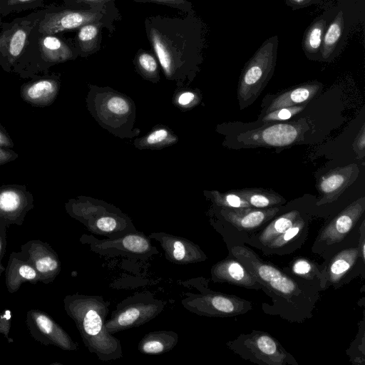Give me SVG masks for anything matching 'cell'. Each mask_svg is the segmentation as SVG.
I'll list each match as a JSON object with an SVG mask.
<instances>
[{"label": "cell", "mask_w": 365, "mask_h": 365, "mask_svg": "<svg viewBox=\"0 0 365 365\" xmlns=\"http://www.w3.org/2000/svg\"><path fill=\"white\" fill-rule=\"evenodd\" d=\"M307 104L282 108L262 115V121L264 123H270L274 121H282L287 120L294 115L302 112Z\"/></svg>", "instance_id": "cell-37"}, {"label": "cell", "mask_w": 365, "mask_h": 365, "mask_svg": "<svg viewBox=\"0 0 365 365\" xmlns=\"http://www.w3.org/2000/svg\"><path fill=\"white\" fill-rule=\"evenodd\" d=\"M36 56L39 71H42L54 64L74 59L78 53L74 40L71 41L58 34H41L37 28Z\"/></svg>", "instance_id": "cell-15"}, {"label": "cell", "mask_w": 365, "mask_h": 365, "mask_svg": "<svg viewBox=\"0 0 365 365\" xmlns=\"http://www.w3.org/2000/svg\"><path fill=\"white\" fill-rule=\"evenodd\" d=\"M80 242L87 245L91 251L101 255H123L146 259L158 254L157 248L151 244L148 236L138 231L115 239L105 240H99L92 234H83Z\"/></svg>", "instance_id": "cell-12"}, {"label": "cell", "mask_w": 365, "mask_h": 365, "mask_svg": "<svg viewBox=\"0 0 365 365\" xmlns=\"http://www.w3.org/2000/svg\"><path fill=\"white\" fill-rule=\"evenodd\" d=\"M312 0H287V4L289 3L291 6H303L309 3Z\"/></svg>", "instance_id": "cell-47"}, {"label": "cell", "mask_w": 365, "mask_h": 365, "mask_svg": "<svg viewBox=\"0 0 365 365\" xmlns=\"http://www.w3.org/2000/svg\"><path fill=\"white\" fill-rule=\"evenodd\" d=\"M135 63L140 72L153 76L158 73V62L155 57L149 51L139 49L135 57Z\"/></svg>", "instance_id": "cell-35"}, {"label": "cell", "mask_w": 365, "mask_h": 365, "mask_svg": "<svg viewBox=\"0 0 365 365\" xmlns=\"http://www.w3.org/2000/svg\"><path fill=\"white\" fill-rule=\"evenodd\" d=\"M9 224L0 217V263L6 249V230Z\"/></svg>", "instance_id": "cell-42"}, {"label": "cell", "mask_w": 365, "mask_h": 365, "mask_svg": "<svg viewBox=\"0 0 365 365\" xmlns=\"http://www.w3.org/2000/svg\"><path fill=\"white\" fill-rule=\"evenodd\" d=\"M365 211V197H361L349 204L319 231L312 247L314 253L324 259L339 248L351 234Z\"/></svg>", "instance_id": "cell-10"}, {"label": "cell", "mask_w": 365, "mask_h": 365, "mask_svg": "<svg viewBox=\"0 0 365 365\" xmlns=\"http://www.w3.org/2000/svg\"><path fill=\"white\" fill-rule=\"evenodd\" d=\"M0 269H3L1 264L0 265ZM0 273H1V271H0Z\"/></svg>", "instance_id": "cell-49"}, {"label": "cell", "mask_w": 365, "mask_h": 365, "mask_svg": "<svg viewBox=\"0 0 365 365\" xmlns=\"http://www.w3.org/2000/svg\"><path fill=\"white\" fill-rule=\"evenodd\" d=\"M114 213L81 211L71 214L80 220L91 234L115 239L124 235L137 232L131 221L123 215Z\"/></svg>", "instance_id": "cell-17"}, {"label": "cell", "mask_w": 365, "mask_h": 365, "mask_svg": "<svg viewBox=\"0 0 365 365\" xmlns=\"http://www.w3.org/2000/svg\"><path fill=\"white\" fill-rule=\"evenodd\" d=\"M302 215L296 209L277 215L259 230L245 238L242 244L250 245L260 250L267 244L284 233Z\"/></svg>", "instance_id": "cell-24"}, {"label": "cell", "mask_w": 365, "mask_h": 365, "mask_svg": "<svg viewBox=\"0 0 365 365\" xmlns=\"http://www.w3.org/2000/svg\"><path fill=\"white\" fill-rule=\"evenodd\" d=\"M120 19L115 3L86 9L48 6L37 28L41 34H55L78 29L89 23L100 22L112 34L115 21Z\"/></svg>", "instance_id": "cell-4"}, {"label": "cell", "mask_w": 365, "mask_h": 365, "mask_svg": "<svg viewBox=\"0 0 365 365\" xmlns=\"http://www.w3.org/2000/svg\"><path fill=\"white\" fill-rule=\"evenodd\" d=\"M280 211V206L267 208L221 207L219 211L221 226L215 227L222 236L227 246L239 245L248 235L266 225Z\"/></svg>", "instance_id": "cell-6"}, {"label": "cell", "mask_w": 365, "mask_h": 365, "mask_svg": "<svg viewBox=\"0 0 365 365\" xmlns=\"http://www.w3.org/2000/svg\"><path fill=\"white\" fill-rule=\"evenodd\" d=\"M282 269L287 273L305 279L322 289V265L319 266L314 261L303 257H297L290 262L287 267Z\"/></svg>", "instance_id": "cell-30"}, {"label": "cell", "mask_w": 365, "mask_h": 365, "mask_svg": "<svg viewBox=\"0 0 365 365\" xmlns=\"http://www.w3.org/2000/svg\"><path fill=\"white\" fill-rule=\"evenodd\" d=\"M228 254L237 258L264 287L272 304H262V311L289 322L302 323L314 316L321 287L292 276L262 259L244 244L227 246Z\"/></svg>", "instance_id": "cell-1"}, {"label": "cell", "mask_w": 365, "mask_h": 365, "mask_svg": "<svg viewBox=\"0 0 365 365\" xmlns=\"http://www.w3.org/2000/svg\"><path fill=\"white\" fill-rule=\"evenodd\" d=\"M309 129L306 118L295 122L275 123L240 133L237 140L247 147L283 148L302 140Z\"/></svg>", "instance_id": "cell-13"}, {"label": "cell", "mask_w": 365, "mask_h": 365, "mask_svg": "<svg viewBox=\"0 0 365 365\" xmlns=\"http://www.w3.org/2000/svg\"><path fill=\"white\" fill-rule=\"evenodd\" d=\"M168 131L165 129H158L149 135L147 142L149 144H155L163 141L168 136Z\"/></svg>", "instance_id": "cell-43"}, {"label": "cell", "mask_w": 365, "mask_h": 365, "mask_svg": "<svg viewBox=\"0 0 365 365\" xmlns=\"http://www.w3.org/2000/svg\"><path fill=\"white\" fill-rule=\"evenodd\" d=\"M110 302L102 296L75 294L64 299L67 314L74 321L86 347L103 361L123 357L120 341L105 327Z\"/></svg>", "instance_id": "cell-3"}, {"label": "cell", "mask_w": 365, "mask_h": 365, "mask_svg": "<svg viewBox=\"0 0 365 365\" xmlns=\"http://www.w3.org/2000/svg\"><path fill=\"white\" fill-rule=\"evenodd\" d=\"M47 0H0V16L43 7Z\"/></svg>", "instance_id": "cell-34"}, {"label": "cell", "mask_w": 365, "mask_h": 365, "mask_svg": "<svg viewBox=\"0 0 365 365\" xmlns=\"http://www.w3.org/2000/svg\"><path fill=\"white\" fill-rule=\"evenodd\" d=\"M359 168L355 163L337 167L322 175L318 183L319 197L316 206L330 204L337 200L345 190L357 179Z\"/></svg>", "instance_id": "cell-19"}, {"label": "cell", "mask_w": 365, "mask_h": 365, "mask_svg": "<svg viewBox=\"0 0 365 365\" xmlns=\"http://www.w3.org/2000/svg\"><path fill=\"white\" fill-rule=\"evenodd\" d=\"M178 338V334L170 330L150 331L141 339L138 349L143 354L160 355L173 349Z\"/></svg>", "instance_id": "cell-27"}, {"label": "cell", "mask_w": 365, "mask_h": 365, "mask_svg": "<svg viewBox=\"0 0 365 365\" xmlns=\"http://www.w3.org/2000/svg\"><path fill=\"white\" fill-rule=\"evenodd\" d=\"M277 46V36L267 39L245 64L237 86V99L241 110L258 98L272 78Z\"/></svg>", "instance_id": "cell-5"}, {"label": "cell", "mask_w": 365, "mask_h": 365, "mask_svg": "<svg viewBox=\"0 0 365 365\" xmlns=\"http://www.w3.org/2000/svg\"><path fill=\"white\" fill-rule=\"evenodd\" d=\"M199 293L187 292L181 304L187 311L209 317H231L246 314L252 302L235 295L215 292L207 287Z\"/></svg>", "instance_id": "cell-11"}, {"label": "cell", "mask_w": 365, "mask_h": 365, "mask_svg": "<svg viewBox=\"0 0 365 365\" xmlns=\"http://www.w3.org/2000/svg\"><path fill=\"white\" fill-rule=\"evenodd\" d=\"M14 143L6 128L0 123V146L13 148Z\"/></svg>", "instance_id": "cell-45"}, {"label": "cell", "mask_w": 365, "mask_h": 365, "mask_svg": "<svg viewBox=\"0 0 365 365\" xmlns=\"http://www.w3.org/2000/svg\"><path fill=\"white\" fill-rule=\"evenodd\" d=\"M165 304V301L155 299L148 292L128 297L117 304L110 318L106 320V329L113 334L142 326L156 317Z\"/></svg>", "instance_id": "cell-9"}, {"label": "cell", "mask_w": 365, "mask_h": 365, "mask_svg": "<svg viewBox=\"0 0 365 365\" xmlns=\"http://www.w3.org/2000/svg\"><path fill=\"white\" fill-rule=\"evenodd\" d=\"M344 30V14L340 11L329 26L323 36L321 53L324 59L328 58L334 51Z\"/></svg>", "instance_id": "cell-32"}, {"label": "cell", "mask_w": 365, "mask_h": 365, "mask_svg": "<svg viewBox=\"0 0 365 365\" xmlns=\"http://www.w3.org/2000/svg\"><path fill=\"white\" fill-rule=\"evenodd\" d=\"M18 157V153L11 148L0 146V165L15 160Z\"/></svg>", "instance_id": "cell-41"}, {"label": "cell", "mask_w": 365, "mask_h": 365, "mask_svg": "<svg viewBox=\"0 0 365 365\" xmlns=\"http://www.w3.org/2000/svg\"><path fill=\"white\" fill-rule=\"evenodd\" d=\"M322 86L320 82L314 81L296 86L277 94L267 95L264 98L260 116L279 108L307 104L321 92Z\"/></svg>", "instance_id": "cell-21"}, {"label": "cell", "mask_w": 365, "mask_h": 365, "mask_svg": "<svg viewBox=\"0 0 365 365\" xmlns=\"http://www.w3.org/2000/svg\"><path fill=\"white\" fill-rule=\"evenodd\" d=\"M6 272V284L9 292L19 289L21 284L26 281L36 282L41 280L36 270L27 262L21 261L20 257L11 255Z\"/></svg>", "instance_id": "cell-29"}, {"label": "cell", "mask_w": 365, "mask_h": 365, "mask_svg": "<svg viewBox=\"0 0 365 365\" xmlns=\"http://www.w3.org/2000/svg\"><path fill=\"white\" fill-rule=\"evenodd\" d=\"M0 265H1V263H0Z\"/></svg>", "instance_id": "cell-50"}, {"label": "cell", "mask_w": 365, "mask_h": 365, "mask_svg": "<svg viewBox=\"0 0 365 365\" xmlns=\"http://www.w3.org/2000/svg\"><path fill=\"white\" fill-rule=\"evenodd\" d=\"M26 252L29 254L27 262L38 272L41 280L45 282L53 280L61 271V262L57 254L49 247L41 242L29 243Z\"/></svg>", "instance_id": "cell-26"}, {"label": "cell", "mask_w": 365, "mask_h": 365, "mask_svg": "<svg viewBox=\"0 0 365 365\" xmlns=\"http://www.w3.org/2000/svg\"><path fill=\"white\" fill-rule=\"evenodd\" d=\"M178 16L153 15L145 20L147 38L168 77L187 73L200 58L202 28L194 11Z\"/></svg>", "instance_id": "cell-2"}, {"label": "cell", "mask_w": 365, "mask_h": 365, "mask_svg": "<svg viewBox=\"0 0 365 365\" xmlns=\"http://www.w3.org/2000/svg\"><path fill=\"white\" fill-rule=\"evenodd\" d=\"M214 197L216 204L220 207H252L245 200H244L241 196L235 193L233 190H231L225 193L215 192H214Z\"/></svg>", "instance_id": "cell-36"}, {"label": "cell", "mask_w": 365, "mask_h": 365, "mask_svg": "<svg viewBox=\"0 0 365 365\" xmlns=\"http://www.w3.org/2000/svg\"><path fill=\"white\" fill-rule=\"evenodd\" d=\"M353 149L358 158H364L365 156V125H362L357 136L353 143Z\"/></svg>", "instance_id": "cell-40"}, {"label": "cell", "mask_w": 365, "mask_h": 365, "mask_svg": "<svg viewBox=\"0 0 365 365\" xmlns=\"http://www.w3.org/2000/svg\"><path fill=\"white\" fill-rule=\"evenodd\" d=\"M148 237L159 242L165 258L174 264H194L207 259L199 245L188 239L163 232L150 233Z\"/></svg>", "instance_id": "cell-18"}, {"label": "cell", "mask_w": 365, "mask_h": 365, "mask_svg": "<svg viewBox=\"0 0 365 365\" xmlns=\"http://www.w3.org/2000/svg\"><path fill=\"white\" fill-rule=\"evenodd\" d=\"M136 2L154 3L178 9L182 12H190L192 10V4L188 0H133Z\"/></svg>", "instance_id": "cell-38"}, {"label": "cell", "mask_w": 365, "mask_h": 365, "mask_svg": "<svg viewBox=\"0 0 365 365\" xmlns=\"http://www.w3.org/2000/svg\"><path fill=\"white\" fill-rule=\"evenodd\" d=\"M108 110L115 114H125L129 110V105L128 102L118 96L110 98L107 103Z\"/></svg>", "instance_id": "cell-39"}, {"label": "cell", "mask_w": 365, "mask_h": 365, "mask_svg": "<svg viewBox=\"0 0 365 365\" xmlns=\"http://www.w3.org/2000/svg\"><path fill=\"white\" fill-rule=\"evenodd\" d=\"M325 28L326 21L320 19L313 22L307 29L303 39V48L307 53H315L319 51Z\"/></svg>", "instance_id": "cell-33"}, {"label": "cell", "mask_w": 365, "mask_h": 365, "mask_svg": "<svg viewBox=\"0 0 365 365\" xmlns=\"http://www.w3.org/2000/svg\"><path fill=\"white\" fill-rule=\"evenodd\" d=\"M227 344L241 358L257 364L298 365L294 357L279 341L263 331L253 330L247 334H241Z\"/></svg>", "instance_id": "cell-7"}, {"label": "cell", "mask_w": 365, "mask_h": 365, "mask_svg": "<svg viewBox=\"0 0 365 365\" xmlns=\"http://www.w3.org/2000/svg\"><path fill=\"white\" fill-rule=\"evenodd\" d=\"M1 317H0V331L1 330H4V329L3 328V326H4V324L1 322Z\"/></svg>", "instance_id": "cell-48"}, {"label": "cell", "mask_w": 365, "mask_h": 365, "mask_svg": "<svg viewBox=\"0 0 365 365\" xmlns=\"http://www.w3.org/2000/svg\"><path fill=\"white\" fill-rule=\"evenodd\" d=\"M103 23H89L78 29L74 43L78 55L86 57L101 48Z\"/></svg>", "instance_id": "cell-28"}, {"label": "cell", "mask_w": 365, "mask_h": 365, "mask_svg": "<svg viewBox=\"0 0 365 365\" xmlns=\"http://www.w3.org/2000/svg\"><path fill=\"white\" fill-rule=\"evenodd\" d=\"M48 7L11 22H0V66L5 71L13 72L20 63L29 46L30 34Z\"/></svg>", "instance_id": "cell-8"}, {"label": "cell", "mask_w": 365, "mask_h": 365, "mask_svg": "<svg viewBox=\"0 0 365 365\" xmlns=\"http://www.w3.org/2000/svg\"><path fill=\"white\" fill-rule=\"evenodd\" d=\"M233 191L245 200L252 207L267 208L281 206L287 202L278 193L262 188H245Z\"/></svg>", "instance_id": "cell-31"}, {"label": "cell", "mask_w": 365, "mask_h": 365, "mask_svg": "<svg viewBox=\"0 0 365 365\" xmlns=\"http://www.w3.org/2000/svg\"><path fill=\"white\" fill-rule=\"evenodd\" d=\"M59 85V78L56 73L35 77L21 86L20 96L32 106H48L55 101Z\"/></svg>", "instance_id": "cell-22"}, {"label": "cell", "mask_w": 365, "mask_h": 365, "mask_svg": "<svg viewBox=\"0 0 365 365\" xmlns=\"http://www.w3.org/2000/svg\"><path fill=\"white\" fill-rule=\"evenodd\" d=\"M303 215L284 233L279 235L260 250L264 255H277L282 256L289 255L301 247L309 233L310 218Z\"/></svg>", "instance_id": "cell-23"}, {"label": "cell", "mask_w": 365, "mask_h": 365, "mask_svg": "<svg viewBox=\"0 0 365 365\" xmlns=\"http://www.w3.org/2000/svg\"><path fill=\"white\" fill-rule=\"evenodd\" d=\"M211 279L215 282L228 283L247 289L264 291L262 286L249 270L234 256H228L215 263L210 270Z\"/></svg>", "instance_id": "cell-20"}, {"label": "cell", "mask_w": 365, "mask_h": 365, "mask_svg": "<svg viewBox=\"0 0 365 365\" xmlns=\"http://www.w3.org/2000/svg\"><path fill=\"white\" fill-rule=\"evenodd\" d=\"M67 5H71L73 2L76 4L83 3L90 6L108 5L115 3V0H64Z\"/></svg>", "instance_id": "cell-44"}, {"label": "cell", "mask_w": 365, "mask_h": 365, "mask_svg": "<svg viewBox=\"0 0 365 365\" xmlns=\"http://www.w3.org/2000/svg\"><path fill=\"white\" fill-rule=\"evenodd\" d=\"M364 257L358 238L353 245L341 248L325 259L322 264V290L329 287L337 288L361 274H364Z\"/></svg>", "instance_id": "cell-14"}, {"label": "cell", "mask_w": 365, "mask_h": 365, "mask_svg": "<svg viewBox=\"0 0 365 365\" xmlns=\"http://www.w3.org/2000/svg\"><path fill=\"white\" fill-rule=\"evenodd\" d=\"M34 198L24 185L0 186V217L9 225H22L28 212L34 207Z\"/></svg>", "instance_id": "cell-16"}, {"label": "cell", "mask_w": 365, "mask_h": 365, "mask_svg": "<svg viewBox=\"0 0 365 365\" xmlns=\"http://www.w3.org/2000/svg\"><path fill=\"white\" fill-rule=\"evenodd\" d=\"M29 314L34 322V329L30 328V329L37 331V333L33 334L34 337L40 335L45 339L43 341L45 343L54 344L63 350L78 349V344L47 314L34 310L31 311Z\"/></svg>", "instance_id": "cell-25"}, {"label": "cell", "mask_w": 365, "mask_h": 365, "mask_svg": "<svg viewBox=\"0 0 365 365\" xmlns=\"http://www.w3.org/2000/svg\"><path fill=\"white\" fill-rule=\"evenodd\" d=\"M195 98V95L191 92L182 93L178 98V103L182 106H185L191 103Z\"/></svg>", "instance_id": "cell-46"}]
</instances>
